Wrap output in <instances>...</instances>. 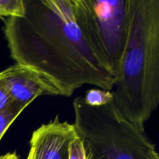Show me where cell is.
Returning <instances> with one entry per match:
<instances>
[{
  "mask_svg": "<svg viewBox=\"0 0 159 159\" xmlns=\"http://www.w3.org/2000/svg\"><path fill=\"white\" fill-rule=\"evenodd\" d=\"M23 17L4 19L10 57L43 75L60 96L85 85L112 91L116 78L85 42L72 0H23Z\"/></svg>",
  "mask_w": 159,
  "mask_h": 159,
  "instance_id": "1",
  "label": "cell"
},
{
  "mask_svg": "<svg viewBox=\"0 0 159 159\" xmlns=\"http://www.w3.org/2000/svg\"><path fill=\"white\" fill-rule=\"evenodd\" d=\"M113 102L141 130L159 104V0H128V29Z\"/></svg>",
  "mask_w": 159,
  "mask_h": 159,
  "instance_id": "2",
  "label": "cell"
},
{
  "mask_svg": "<svg viewBox=\"0 0 159 159\" xmlns=\"http://www.w3.org/2000/svg\"><path fill=\"white\" fill-rule=\"evenodd\" d=\"M75 134L82 141L86 159H159L155 145L126 119L112 101L99 107L73 101Z\"/></svg>",
  "mask_w": 159,
  "mask_h": 159,
  "instance_id": "3",
  "label": "cell"
},
{
  "mask_svg": "<svg viewBox=\"0 0 159 159\" xmlns=\"http://www.w3.org/2000/svg\"><path fill=\"white\" fill-rule=\"evenodd\" d=\"M85 42L116 78L128 29V0H72Z\"/></svg>",
  "mask_w": 159,
  "mask_h": 159,
  "instance_id": "4",
  "label": "cell"
},
{
  "mask_svg": "<svg viewBox=\"0 0 159 159\" xmlns=\"http://www.w3.org/2000/svg\"><path fill=\"white\" fill-rule=\"evenodd\" d=\"M0 83L11 101L23 109L39 96H60L56 87L43 75L19 64L0 72Z\"/></svg>",
  "mask_w": 159,
  "mask_h": 159,
  "instance_id": "5",
  "label": "cell"
},
{
  "mask_svg": "<svg viewBox=\"0 0 159 159\" xmlns=\"http://www.w3.org/2000/svg\"><path fill=\"white\" fill-rule=\"evenodd\" d=\"M75 135L73 124L56 116L33 132L30 141L33 159H68V147Z\"/></svg>",
  "mask_w": 159,
  "mask_h": 159,
  "instance_id": "6",
  "label": "cell"
},
{
  "mask_svg": "<svg viewBox=\"0 0 159 159\" xmlns=\"http://www.w3.org/2000/svg\"><path fill=\"white\" fill-rule=\"evenodd\" d=\"M84 102L92 107H99L106 106L113 101V96L111 91L101 89H91L82 96Z\"/></svg>",
  "mask_w": 159,
  "mask_h": 159,
  "instance_id": "7",
  "label": "cell"
},
{
  "mask_svg": "<svg viewBox=\"0 0 159 159\" xmlns=\"http://www.w3.org/2000/svg\"><path fill=\"white\" fill-rule=\"evenodd\" d=\"M24 110L12 102L5 110L0 112V141L14 120Z\"/></svg>",
  "mask_w": 159,
  "mask_h": 159,
  "instance_id": "8",
  "label": "cell"
},
{
  "mask_svg": "<svg viewBox=\"0 0 159 159\" xmlns=\"http://www.w3.org/2000/svg\"><path fill=\"white\" fill-rule=\"evenodd\" d=\"M25 14L23 0H0V18L23 17Z\"/></svg>",
  "mask_w": 159,
  "mask_h": 159,
  "instance_id": "9",
  "label": "cell"
},
{
  "mask_svg": "<svg viewBox=\"0 0 159 159\" xmlns=\"http://www.w3.org/2000/svg\"><path fill=\"white\" fill-rule=\"evenodd\" d=\"M68 159H86L82 141L75 135L68 147Z\"/></svg>",
  "mask_w": 159,
  "mask_h": 159,
  "instance_id": "10",
  "label": "cell"
},
{
  "mask_svg": "<svg viewBox=\"0 0 159 159\" xmlns=\"http://www.w3.org/2000/svg\"><path fill=\"white\" fill-rule=\"evenodd\" d=\"M12 102L4 87L0 83V112L6 108Z\"/></svg>",
  "mask_w": 159,
  "mask_h": 159,
  "instance_id": "11",
  "label": "cell"
},
{
  "mask_svg": "<svg viewBox=\"0 0 159 159\" xmlns=\"http://www.w3.org/2000/svg\"><path fill=\"white\" fill-rule=\"evenodd\" d=\"M0 159H20L16 152H8L5 155H0Z\"/></svg>",
  "mask_w": 159,
  "mask_h": 159,
  "instance_id": "12",
  "label": "cell"
},
{
  "mask_svg": "<svg viewBox=\"0 0 159 159\" xmlns=\"http://www.w3.org/2000/svg\"><path fill=\"white\" fill-rule=\"evenodd\" d=\"M26 159H33V155H32V153H31L30 151L29 153H28V155H27V157H26Z\"/></svg>",
  "mask_w": 159,
  "mask_h": 159,
  "instance_id": "13",
  "label": "cell"
}]
</instances>
